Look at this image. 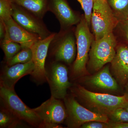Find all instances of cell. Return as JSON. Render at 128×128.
Masks as SVG:
<instances>
[{
    "instance_id": "cell-18",
    "label": "cell",
    "mask_w": 128,
    "mask_h": 128,
    "mask_svg": "<svg viewBox=\"0 0 128 128\" xmlns=\"http://www.w3.org/2000/svg\"><path fill=\"white\" fill-rule=\"evenodd\" d=\"M22 120L6 108L1 106L0 110V128H12L22 126Z\"/></svg>"
},
{
    "instance_id": "cell-26",
    "label": "cell",
    "mask_w": 128,
    "mask_h": 128,
    "mask_svg": "<svg viewBox=\"0 0 128 128\" xmlns=\"http://www.w3.org/2000/svg\"><path fill=\"white\" fill-rule=\"evenodd\" d=\"M118 25H119L122 36L128 42V19L119 22Z\"/></svg>"
},
{
    "instance_id": "cell-30",
    "label": "cell",
    "mask_w": 128,
    "mask_h": 128,
    "mask_svg": "<svg viewBox=\"0 0 128 128\" xmlns=\"http://www.w3.org/2000/svg\"><path fill=\"white\" fill-rule=\"evenodd\" d=\"M124 86H125V93H124V94H126V96H128V80Z\"/></svg>"
},
{
    "instance_id": "cell-2",
    "label": "cell",
    "mask_w": 128,
    "mask_h": 128,
    "mask_svg": "<svg viewBox=\"0 0 128 128\" xmlns=\"http://www.w3.org/2000/svg\"><path fill=\"white\" fill-rule=\"evenodd\" d=\"M75 36L77 53L72 68V72L75 76H79L86 73L89 52L94 40L85 18L80 19L77 24Z\"/></svg>"
},
{
    "instance_id": "cell-32",
    "label": "cell",
    "mask_w": 128,
    "mask_h": 128,
    "mask_svg": "<svg viewBox=\"0 0 128 128\" xmlns=\"http://www.w3.org/2000/svg\"><path fill=\"white\" fill-rule=\"evenodd\" d=\"M101 0V1H106L107 0Z\"/></svg>"
},
{
    "instance_id": "cell-28",
    "label": "cell",
    "mask_w": 128,
    "mask_h": 128,
    "mask_svg": "<svg viewBox=\"0 0 128 128\" xmlns=\"http://www.w3.org/2000/svg\"><path fill=\"white\" fill-rule=\"evenodd\" d=\"M38 128H62V126L60 125V124H58L42 122Z\"/></svg>"
},
{
    "instance_id": "cell-9",
    "label": "cell",
    "mask_w": 128,
    "mask_h": 128,
    "mask_svg": "<svg viewBox=\"0 0 128 128\" xmlns=\"http://www.w3.org/2000/svg\"><path fill=\"white\" fill-rule=\"evenodd\" d=\"M12 16L18 25L28 32L36 34L42 39L51 34L40 19L31 12L12 2Z\"/></svg>"
},
{
    "instance_id": "cell-20",
    "label": "cell",
    "mask_w": 128,
    "mask_h": 128,
    "mask_svg": "<svg viewBox=\"0 0 128 128\" xmlns=\"http://www.w3.org/2000/svg\"><path fill=\"white\" fill-rule=\"evenodd\" d=\"M1 48L4 53L6 61L13 57L22 49L20 44L12 41L6 35L2 41Z\"/></svg>"
},
{
    "instance_id": "cell-6",
    "label": "cell",
    "mask_w": 128,
    "mask_h": 128,
    "mask_svg": "<svg viewBox=\"0 0 128 128\" xmlns=\"http://www.w3.org/2000/svg\"><path fill=\"white\" fill-rule=\"evenodd\" d=\"M64 105L67 112L66 124L70 128H80L83 124L97 121L108 123L107 116L97 113L86 108L80 105L73 97H66Z\"/></svg>"
},
{
    "instance_id": "cell-21",
    "label": "cell",
    "mask_w": 128,
    "mask_h": 128,
    "mask_svg": "<svg viewBox=\"0 0 128 128\" xmlns=\"http://www.w3.org/2000/svg\"><path fill=\"white\" fill-rule=\"evenodd\" d=\"M32 54L31 48L22 49L13 57L8 60L6 62V65L12 66L16 64H25L32 60Z\"/></svg>"
},
{
    "instance_id": "cell-14",
    "label": "cell",
    "mask_w": 128,
    "mask_h": 128,
    "mask_svg": "<svg viewBox=\"0 0 128 128\" xmlns=\"http://www.w3.org/2000/svg\"><path fill=\"white\" fill-rule=\"evenodd\" d=\"M48 9L55 15L62 26H70L78 24L80 20L66 0H49Z\"/></svg>"
},
{
    "instance_id": "cell-31",
    "label": "cell",
    "mask_w": 128,
    "mask_h": 128,
    "mask_svg": "<svg viewBox=\"0 0 128 128\" xmlns=\"http://www.w3.org/2000/svg\"><path fill=\"white\" fill-rule=\"evenodd\" d=\"M128 112V102L122 107Z\"/></svg>"
},
{
    "instance_id": "cell-13",
    "label": "cell",
    "mask_w": 128,
    "mask_h": 128,
    "mask_svg": "<svg viewBox=\"0 0 128 128\" xmlns=\"http://www.w3.org/2000/svg\"><path fill=\"white\" fill-rule=\"evenodd\" d=\"M76 42L74 34H66L57 42L53 51L55 61L71 64L74 60L77 53Z\"/></svg>"
},
{
    "instance_id": "cell-5",
    "label": "cell",
    "mask_w": 128,
    "mask_h": 128,
    "mask_svg": "<svg viewBox=\"0 0 128 128\" xmlns=\"http://www.w3.org/2000/svg\"><path fill=\"white\" fill-rule=\"evenodd\" d=\"M118 22L107 0H95L91 22L95 40L112 32Z\"/></svg>"
},
{
    "instance_id": "cell-29",
    "label": "cell",
    "mask_w": 128,
    "mask_h": 128,
    "mask_svg": "<svg viewBox=\"0 0 128 128\" xmlns=\"http://www.w3.org/2000/svg\"><path fill=\"white\" fill-rule=\"evenodd\" d=\"M6 34V28L2 20L0 19V38L2 41L4 38Z\"/></svg>"
},
{
    "instance_id": "cell-15",
    "label": "cell",
    "mask_w": 128,
    "mask_h": 128,
    "mask_svg": "<svg viewBox=\"0 0 128 128\" xmlns=\"http://www.w3.org/2000/svg\"><path fill=\"white\" fill-rule=\"evenodd\" d=\"M112 71L118 82L125 85L128 80V46H117L114 58L111 62Z\"/></svg>"
},
{
    "instance_id": "cell-12",
    "label": "cell",
    "mask_w": 128,
    "mask_h": 128,
    "mask_svg": "<svg viewBox=\"0 0 128 128\" xmlns=\"http://www.w3.org/2000/svg\"><path fill=\"white\" fill-rule=\"evenodd\" d=\"M2 20L6 27L5 35L12 41L20 44L22 49L31 48L35 42L42 39L36 34L25 30L18 25L12 16Z\"/></svg>"
},
{
    "instance_id": "cell-10",
    "label": "cell",
    "mask_w": 128,
    "mask_h": 128,
    "mask_svg": "<svg viewBox=\"0 0 128 128\" xmlns=\"http://www.w3.org/2000/svg\"><path fill=\"white\" fill-rule=\"evenodd\" d=\"M33 109L43 122L60 124L64 122L67 117L65 105L60 99L52 96L39 106Z\"/></svg>"
},
{
    "instance_id": "cell-1",
    "label": "cell",
    "mask_w": 128,
    "mask_h": 128,
    "mask_svg": "<svg viewBox=\"0 0 128 128\" xmlns=\"http://www.w3.org/2000/svg\"><path fill=\"white\" fill-rule=\"evenodd\" d=\"M75 96L83 101L92 112L107 116L114 109L122 108L128 102V96L97 93L78 85L72 89Z\"/></svg>"
},
{
    "instance_id": "cell-3",
    "label": "cell",
    "mask_w": 128,
    "mask_h": 128,
    "mask_svg": "<svg viewBox=\"0 0 128 128\" xmlns=\"http://www.w3.org/2000/svg\"><path fill=\"white\" fill-rule=\"evenodd\" d=\"M117 41L112 32L102 38L94 40L89 53V67L92 71L100 70L106 64L111 63L116 53Z\"/></svg>"
},
{
    "instance_id": "cell-25",
    "label": "cell",
    "mask_w": 128,
    "mask_h": 128,
    "mask_svg": "<svg viewBox=\"0 0 128 128\" xmlns=\"http://www.w3.org/2000/svg\"><path fill=\"white\" fill-rule=\"evenodd\" d=\"M109 123H107L100 121H90L83 124L80 128H109Z\"/></svg>"
},
{
    "instance_id": "cell-23",
    "label": "cell",
    "mask_w": 128,
    "mask_h": 128,
    "mask_svg": "<svg viewBox=\"0 0 128 128\" xmlns=\"http://www.w3.org/2000/svg\"><path fill=\"white\" fill-rule=\"evenodd\" d=\"M84 12V18L89 27L91 24V17L95 0H77Z\"/></svg>"
},
{
    "instance_id": "cell-7",
    "label": "cell",
    "mask_w": 128,
    "mask_h": 128,
    "mask_svg": "<svg viewBox=\"0 0 128 128\" xmlns=\"http://www.w3.org/2000/svg\"><path fill=\"white\" fill-rule=\"evenodd\" d=\"M46 71L51 96L57 99H64L67 95V90L71 86L67 67L60 62L54 61Z\"/></svg>"
},
{
    "instance_id": "cell-22",
    "label": "cell",
    "mask_w": 128,
    "mask_h": 128,
    "mask_svg": "<svg viewBox=\"0 0 128 128\" xmlns=\"http://www.w3.org/2000/svg\"><path fill=\"white\" fill-rule=\"evenodd\" d=\"M107 116L113 122H128V112L122 108L114 109Z\"/></svg>"
},
{
    "instance_id": "cell-19",
    "label": "cell",
    "mask_w": 128,
    "mask_h": 128,
    "mask_svg": "<svg viewBox=\"0 0 128 128\" xmlns=\"http://www.w3.org/2000/svg\"><path fill=\"white\" fill-rule=\"evenodd\" d=\"M107 2L118 20L128 19V0H107Z\"/></svg>"
},
{
    "instance_id": "cell-8",
    "label": "cell",
    "mask_w": 128,
    "mask_h": 128,
    "mask_svg": "<svg viewBox=\"0 0 128 128\" xmlns=\"http://www.w3.org/2000/svg\"><path fill=\"white\" fill-rule=\"evenodd\" d=\"M56 35L55 33L51 34L46 38L35 42L31 48L34 68L30 75L33 81L38 84L47 81L45 61L49 47Z\"/></svg>"
},
{
    "instance_id": "cell-4",
    "label": "cell",
    "mask_w": 128,
    "mask_h": 128,
    "mask_svg": "<svg viewBox=\"0 0 128 128\" xmlns=\"http://www.w3.org/2000/svg\"><path fill=\"white\" fill-rule=\"evenodd\" d=\"M1 106L11 112L19 119L31 126L39 128L42 121L33 109L25 105L16 94L14 89L0 86Z\"/></svg>"
},
{
    "instance_id": "cell-27",
    "label": "cell",
    "mask_w": 128,
    "mask_h": 128,
    "mask_svg": "<svg viewBox=\"0 0 128 128\" xmlns=\"http://www.w3.org/2000/svg\"><path fill=\"white\" fill-rule=\"evenodd\" d=\"M109 128H128V122H109Z\"/></svg>"
},
{
    "instance_id": "cell-17",
    "label": "cell",
    "mask_w": 128,
    "mask_h": 128,
    "mask_svg": "<svg viewBox=\"0 0 128 128\" xmlns=\"http://www.w3.org/2000/svg\"><path fill=\"white\" fill-rule=\"evenodd\" d=\"M38 18L43 17L49 10V0H11Z\"/></svg>"
},
{
    "instance_id": "cell-24",
    "label": "cell",
    "mask_w": 128,
    "mask_h": 128,
    "mask_svg": "<svg viewBox=\"0 0 128 128\" xmlns=\"http://www.w3.org/2000/svg\"><path fill=\"white\" fill-rule=\"evenodd\" d=\"M12 2L11 0H0V19L4 20L12 16Z\"/></svg>"
},
{
    "instance_id": "cell-16",
    "label": "cell",
    "mask_w": 128,
    "mask_h": 128,
    "mask_svg": "<svg viewBox=\"0 0 128 128\" xmlns=\"http://www.w3.org/2000/svg\"><path fill=\"white\" fill-rule=\"evenodd\" d=\"M88 82L99 89L110 91L118 90V85L110 73L109 66H106L88 79Z\"/></svg>"
},
{
    "instance_id": "cell-11",
    "label": "cell",
    "mask_w": 128,
    "mask_h": 128,
    "mask_svg": "<svg viewBox=\"0 0 128 128\" xmlns=\"http://www.w3.org/2000/svg\"><path fill=\"white\" fill-rule=\"evenodd\" d=\"M34 68V64L32 60L25 64L6 66L1 72L0 86L14 89L15 85L18 80L27 75H31Z\"/></svg>"
}]
</instances>
